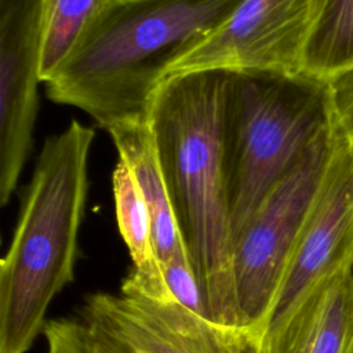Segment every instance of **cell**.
<instances>
[{
  "instance_id": "obj_1",
  "label": "cell",
  "mask_w": 353,
  "mask_h": 353,
  "mask_svg": "<svg viewBox=\"0 0 353 353\" xmlns=\"http://www.w3.org/2000/svg\"><path fill=\"white\" fill-rule=\"evenodd\" d=\"M225 83V70L165 77L152 99L148 125L210 319L240 327L222 159Z\"/></svg>"
},
{
  "instance_id": "obj_2",
  "label": "cell",
  "mask_w": 353,
  "mask_h": 353,
  "mask_svg": "<svg viewBox=\"0 0 353 353\" xmlns=\"http://www.w3.org/2000/svg\"><path fill=\"white\" fill-rule=\"evenodd\" d=\"M241 0H110L47 81L51 101L88 113L106 131L146 121L170 68Z\"/></svg>"
},
{
  "instance_id": "obj_17",
  "label": "cell",
  "mask_w": 353,
  "mask_h": 353,
  "mask_svg": "<svg viewBox=\"0 0 353 353\" xmlns=\"http://www.w3.org/2000/svg\"><path fill=\"white\" fill-rule=\"evenodd\" d=\"M44 334L47 353H88V346L80 320L48 321Z\"/></svg>"
},
{
  "instance_id": "obj_10",
  "label": "cell",
  "mask_w": 353,
  "mask_h": 353,
  "mask_svg": "<svg viewBox=\"0 0 353 353\" xmlns=\"http://www.w3.org/2000/svg\"><path fill=\"white\" fill-rule=\"evenodd\" d=\"M119 159L134 172L150 216L153 251L165 263L174 256L190 255L176 212L160 174L152 134L146 121L113 125L108 130Z\"/></svg>"
},
{
  "instance_id": "obj_11",
  "label": "cell",
  "mask_w": 353,
  "mask_h": 353,
  "mask_svg": "<svg viewBox=\"0 0 353 353\" xmlns=\"http://www.w3.org/2000/svg\"><path fill=\"white\" fill-rule=\"evenodd\" d=\"M353 345V266L307 301L273 353H349Z\"/></svg>"
},
{
  "instance_id": "obj_16",
  "label": "cell",
  "mask_w": 353,
  "mask_h": 353,
  "mask_svg": "<svg viewBox=\"0 0 353 353\" xmlns=\"http://www.w3.org/2000/svg\"><path fill=\"white\" fill-rule=\"evenodd\" d=\"M325 83L332 123L353 153V68L335 73Z\"/></svg>"
},
{
  "instance_id": "obj_4",
  "label": "cell",
  "mask_w": 353,
  "mask_h": 353,
  "mask_svg": "<svg viewBox=\"0 0 353 353\" xmlns=\"http://www.w3.org/2000/svg\"><path fill=\"white\" fill-rule=\"evenodd\" d=\"M332 124L325 80L226 72L221 130L232 250L269 192Z\"/></svg>"
},
{
  "instance_id": "obj_12",
  "label": "cell",
  "mask_w": 353,
  "mask_h": 353,
  "mask_svg": "<svg viewBox=\"0 0 353 353\" xmlns=\"http://www.w3.org/2000/svg\"><path fill=\"white\" fill-rule=\"evenodd\" d=\"M353 68V0H312L302 73L327 80Z\"/></svg>"
},
{
  "instance_id": "obj_9",
  "label": "cell",
  "mask_w": 353,
  "mask_h": 353,
  "mask_svg": "<svg viewBox=\"0 0 353 353\" xmlns=\"http://www.w3.org/2000/svg\"><path fill=\"white\" fill-rule=\"evenodd\" d=\"M43 0H0V204L28 160L41 81Z\"/></svg>"
},
{
  "instance_id": "obj_3",
  "label": "cell",
  "mask_w": 353,
  "mask_h": 353,
  "mask_svg": "<svg viewBox=\"0 0 353 353\" xmlns=\"http://www.w3.org/2000/svg\"><path fill=\"white\" fill-rule=\"evenodd\" d=\"M94 130L72 120L47 138L0 263V353H26L51 301L73 280Z\"/></svg>"
},
{
  "instance_id": "obj_18",
  "label": "cell",
  "mask_w": 353,
  "mask_h": 353,
  "mask_svg": "<svg viewBox=\"0 0 353 353\" xmlns=\"http://www.w3.org/2000/svg\"><path fill=\"white\" fill-rule=\"evenodd\" d=\"M349 353H353V345H352V347H350V350H349Z\"/></svg>"
},
{
  "instance_id": "obj_14",
  "label": "cell",
  "mask_w": 353,
  "mask_h": 353,
  "mask_svg": "<svg viewBox=\"0 0 353 353\" xmlns=\"http://www.w3.org/2000/svg\"><path fill=\"white\" fill-rule=\"evenodd\" d=\"M112 186L117 225L130 251L132 270L141 274L161 272L163 266L153 251L150 216L142 189L131 168L120 159L112 174Z\"/></svg>"
},
{
  "instance_id": "obj_6",
  "label": "cell",
  "mask_w": 353,
  "mask_h": 353,
  "mask_svg": "<svg viewBox=\"0 0 353 353\" xmlns=\"http://www.w3.org/2000/svg\"><path fill=\"white\" fill-rule=\"evenodd\" d=\"M349 266H353V153L335 128L321 183L268 316L259 353H273L313 294Z\"/></svg>"
},
{
  "instance_id": "obj_13",
  "label": "cell",
  "mask_w": 353,
  "mask_h": 353,
  "mask_svg": "<svg viewBox=\"0 0 353 353\" xmlns=\"http://www.w3.org/2000/svg\"><path fill=\"white\" fill-rule=\"evenodd\" d=\"M110 0H43L41 81L47 83L79 47Z\"/></svg>"
},
{
  "instance_id": "obj_7",
  "label": "cell",
  "mask_w": 353,
  "mask_h": 353,
  "mask_svg": "<svg viewBox=\"0 0 353 353\" xmlns=\"http://www.w3.org/2000/svg\"><path fill=\"white\" fill-rule=\"evenodd\" d=\"M88 353H259L250 330L218 324L175 302L95 292L80 313Z\"/></svg>"
},
{
  "instance_id": "obj_15",
  "label": "cell",
  "mask_w": 353,
  "mask_h": 353,
  "mask_svg": "<svg viewBox=\"0 0 353 353\" xmlns=\"http://www.w3.org/2000/svg\"><path fill=\"white\" fill-rule=\"evenodd\" d=\"M161 266L167 285L175 301L193 313L210 319L207 303L190 255L174 256L165 263H161Z\"/></svg>"
},
{
  "instance_id": "obj_8",
  "label": "cell",
  "mask_w": 353,
  "mask_h": 353,
  "mask_svg": "<svg viewBox=\"0 0 353 353\" xmlns=\"http://www.w3.org/2000/svg\"><path fill=\"white\" fill-rule=\"evenodd\" d=\"M312 0H241L168 76L196 70L302 73Z\"/></svg>"
},
{
  "instance_id": "obj_5",
  "label": "cell",
  "mask_w": 353,
  "mask_h": 353,
  "mask_svg": "<svg viewBox=\"0 0 353 353\" xmlns=\"http://www.w3.org/2000/svg\"><path fill=\"white\" fill-rule=\"evenodd\" d=\"M334 124L269 192L232 250L240 327L261 341L268 316L321 183L332 145Z\"/></svg>"
}]
</instances>
